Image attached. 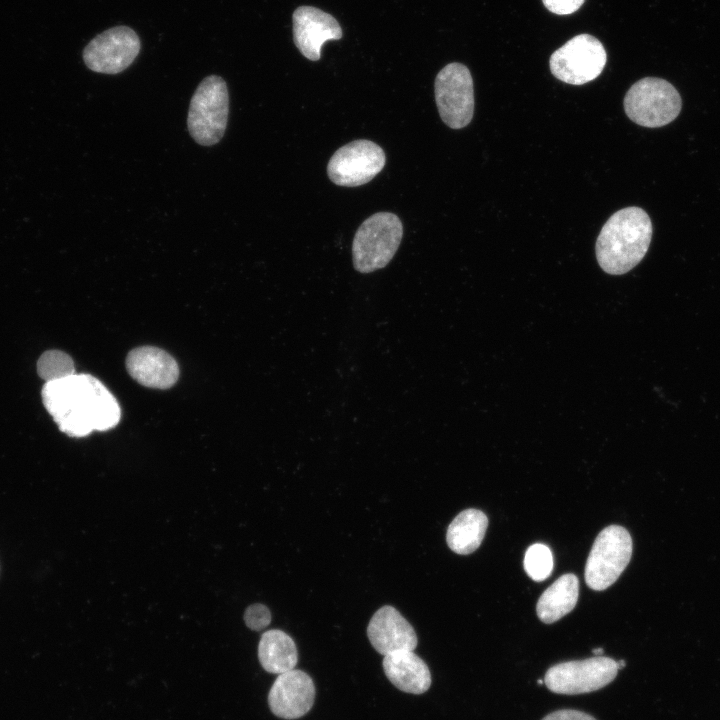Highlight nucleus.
Wrapping results in <instances>:
<instances>
[{
	"label": "nucleus",
	"mask_w": 720,
	"mask_h": 720,
	"mask_svg": "<svg viewBox=\"0 0 720 720\" xmlns=\"http://www.w3.org/2000/svg\"><path fill=\"white\" fill-rule=\"evenodd\" d=\"M606 61L602 43L590 34H579L552 53L549 65L558 80L583 85L601 74Z\"/></svg>",
	"instance_id": "obj_7"
},
{
	"label": "nucleus",
	"mask_w": 720,
	"mask_h": 720,
	"mask_svg": "<svg viewBox=\"0 0 720 720\" xmlns=\"http://www.w3.org/2000/svg\"><path fill=\"white\" fill-rule=\"evenodd\" d=\"M367 636L373 648L385 656L397 651H413L418 639L414 628L392 606L379 608L369 621Z\"/></svg>",
	"instance_id": "obj_14"
},
{
	"label": "nucleus",
	"mask_w": 720,
	"mask_h": 720,
	"mask_svg": "<svg viewBox=\"0 0 720 720\" xmlns=\"http://www.w3.org/2000/svg\"><path fill=\"white\" fill-rule=\"evenodd\" d=\"M618 670L617 661L596 656L552 666L545 674L544 683L550 691L557 694L589 693L612 682Z\"/></svg>",
	"instance_id": "obj_9"
},
{
	"label": "nucleus",
	"mask_w": 720,
	"mask_h": 720,
	"mask_svg": "<svg viewBox=\"0 0 720 720\" xmlns=\"http://www.w3.org/2000/svg\"><path fill=\"white\" fill-rule=\"evenodd\" d=\"M383 669L389 681L403 692L423 694L430 688V670L413 651L403 650L385 655Z\"/></svg>",
	"instance_id": "obj_16"
},
{
	"label": "nucleus",
	"mask_w": 720,
	"mask_h": 720,
	"mask_svg": "<svg viewBox=\"0 0 720 720\" xmlns=\"http://www.w3.org/2000/svg\"><path fill=\"white\" fill-rule=\"evenodd\" d=\"M524 568L535 581L548 578L553 569V555L550 548L541 543L531 545L525 553Z\"/></svg>",
	"instance_id": "obj_21"
},
{
	"label": "nucleus",
	"mask_w": 720,
	"mask_h": 720,
	"mask_svg": "<svg viewBox=\"0 0 720 720\" xmlns=\"http://www.w3.org/2000/svg\"><path fill=\"white\" fill-rule=\"evenodd\" d=\"M38 375L45 380L53 381L75 374L73 359L60 350L44 352L37 362Z\"/></svg>",
	"instance_id": "obj_20"
},
{
	"label": "nucleus",
	"mask_w": 720,
	"mask_h": 720,
	"mask_svg": "<svg viewBox=\"0 0 720 720\" xmlns=\"http://www.w3.org/2000/svg\"><path fill=\"white\" fill-rule=\"evenodd\" d=\"M544 6L557 15H569L576 12L585 0H542Z\"/></svg>",
	"instance_id": "obj_23"
},
{
	"label": "nucleus",
	"mask_w": 720,
	"mask_h": 720,
	"mask_svg": "<svg viewBox=\"0 0 720 720\" xmlns=\"http://www.w3.org/2000/svg\"><path fill=\"white\" fill-rule=\"evenodd\" d=\"M258 659L263 669L269 673L279 675L293 670L298 662L296 644L281 630L266 631L258 644Z\"/></svg>",
	"instance_id": "obj_19"
},
{
	"label": "nucleus",
	"mask_w": 720,
	"mask_h": 720,
	"mask_svg": "<svg viewBox=\"0 0 720 720\" xmlns=\"http://www.w3.org/2000/svg\"><path fill=\"white\" fill-rule=\"evenodd\" d=\"M293 39L303 56L311 61L321 57L324 42L342 37V28L330 14L313 6H300L292 16Z\"/></svg>",
	"instance_id": "obj_13"
},
{
	"label": "nucleus",
	"mask_w": 720,
	"mask_h": 720,
	"mask_svg": "<svg viewBox=\"0 0 720 720\" xmlns=\"http://www.w3.org/2000/svg\"><path fill=\"white\" fill-rule=\"evenodd\" d=\"M617 664H618L619 669L625 667V661H624V660H619V661H617Z\"/></svg>",
	"instance_id": "obj_26"
},
{
	"label": "nucleus",
	"mask_w": 720,
	"mask_h": 720,
	"mask_svg": "<svg viewBox=\"0 0 720 720\" xmlns=\"http://www.w3.org/2000/svg\"><path fill=\"white\" fill-rule=\"evenodd\" d=\"M579 594V581L574 574L560 576L540 596L536 611L547 624L556 622L575 607Z\"/></svg>",
	"instance_id": "obj_17"
},
{
	"label": "nucleus",
	"mask_w": 720,
	"mask_h": 720,
	"mask_svg": "<svg viewBox=\"0 0 720 720\" xmlns=\"http://www.w3.org/2000/svg\"><path fill=\"white\" fill-rule=\"evenodd\" d=\"M632 539L622 526L611 525L596 537L585 566L586 584L602 591L611 586L629 564Z\"/></svg>",
	"instance_id": "obj_6"
},
{
	"label": "nucleus",
	"mask_w": 720,
	"mask_h": 720,
	"mask_svg": "<svg viewBox=\"0 0 720 720\" xmlns=\"http://www.w3.org/2000/svg\"><path fill=\"white\" fill-rule=\"evenodd\" d=\"M141 42L128 26H116L93 38L83 51L85 65L92 71L118 74L136 59Z\"/></svg>",
	"instance_id": "obj_11"
},
{
	"label": "nucleus",
	"mask_w": 720,
	"mask_h": 720,
	"mask_svg": "<svg viewBox=\"0 0 720 720\" xmlns=\"http://www.w3.org/2000/svg\"><path fill=\"white\" fill-rule=\"evenodd\" d=\"M402 236L403 225L398 216L390 212L373 214L355 233L354 268L360 273H371L386 267L398 250Z\"/></svg>",
	"instance_id": "obj_3"
},
{
	"label": "nucleus",
	"mask_w": 720,
	"mask_h": 720,
	"mask_svg": "<svg viewBox=\"0 0 720 720\" xmlns=\"http://www.w3.org/2000/svg\"><path fill=\"white\" fill-rule=\"evenodd\" d=\"M592 652H593V654H594L595 656H602L603 653H604V651H603L602 648L594 649Z\"/></svg>",
	"instance_id": "obj_25"
},
{
	"label": "nucleus",
	"mask_w": 720,
	"mask_h": 720,
	"mask_svg": "<svg viewBox=\"0 0 720 720\" xmlns=\"http://www.w3.org/2000/svg\"><path fill=\"white\" fill-rule=\"evenodd\" d=\"M126 368L139 384L154 389H168L178 380L179 367L166 351L154 346H141L126 357Z\"/></svg>",
	"instance_id": "obj_15"
},
{
	"label": "nucleus",
	"mask_w": 720,
	"mask_h": 720,
	"mask_svg": "<svg viewBox=\"0 0 720 720\" xmlns=\"http://www.w3.org/2000/svg\"><path fill=\"white\" fill-rule=\"evenodd\" d=\"M542 720H596L591 715L571 709L558 710L548 714Z\"/></svg>",
	"instance_id": "obj_24"
},
{
	"label": "nucleus",
	"mask_w": 720,
	"mask_h": 720,
	"mask_svg": "<svg viewBox=\"0 0 720 720\" xmlns=\"http://www.w3.org/2000/svg\"><path fill=\"white\" fill-rule=\"evenodd\" d=\"M537 683H538L539 685L544 684V680L539 679V680L537 681Z\"/></svg>",
	"instance_id": "obj_27"
},
{
	"label": "nucleus",
	"mask_w": 720,
	"mask_h": 720,
	"mask_svg": "<svg viewBox=\"0 0 720 720\" xmlns=\"http://www.w3.org/2000/svg\"><path fill=\"white\" fill-rule=\"evenodd\" d=\"M487 526L488 518L482 511L463 510L448 526L446 541L449 548L460 555L474 552L480 546Z\"/></svg>",
	"instance_id": "obj_18"
},
{
	"label": "nucleus",
	"mask_w": 720,
	"mask_h": 720,
	"mask_svg": "<svg viewBox=\"0 0 720 720\" xmlns=\"http://www.w3.org/2000/svg\"><path fill=\"white\" fill-rule=\"evenodd\" d=\"M652 238V223L639 207L615 212L603 225L596 240L598 264L608 274L622 275L645 256Z\"/></svg>",
	"instance_id": "obj_2"
},
{
	"label": "nucleus",
	"mask_w": 720,
	"mask_h": 720,
	"mask_svg": "<svg viewBox=\"0 0 720 720\" xmlns=\"http://www.w3.org/2000/svg\"><path fill=\"white\" fill-rule=\"evenodd\" d=\"M42 402L59 430L70 437L114 428L121 408L108 388L90 374H73L48 381L41 390Z\"/></svg>",
	"instance_id": "obj_1"
},
{
	"label": "nucleus",
	"mask_w": 720,
	"mask_h": 720,
	"mask_svg": "<svg viewBox=\"0 0 720 720\" xmlns=\"http://www.w3.org/2000/svg\"><path fill=\"white\" fill-rule=\"evenodd\" d=\"M435 101L442 121L452 129L467 126L473 117V80L469 69L457 62L449 63L437 74Z\"/></svg>",
	"instance_id": "obj_8"
},
{
	"label": "nucleus",
	"mask_w": 720,
	"mask_h": 720,
	"mask_svg": "<svg viewBox=\"0 0 720 720\" xmlns=\"http://www.w3.org/2000/svg\"><path fill=\"white\" fill-rule=\"evenodd\" d=\"M244 620L250 629L260 631L270 624L271 613L266 606L253 604L246 609Z\"/></svg>",
	"instance_id": "obj_22"
},
{
	"label": "nucleus",
	"mask_w": 720,
	"mask_h": 720,
	"mask_svg": "<svg viewBox=\"0 0 720 720\" xmlns=\"http://www.w3.org/2000/svg\"><path fill=\"white\" fill-rule=\"evenodd\" d=\"M386 163L383 149L360 139L340 147L327 165L329 179L338 186L356 187L371 181Z\"/></svg>",
	"instance_id": "obj_10"
},
{
	"label": "nucleus",
	"mask_w": 720,
	"mask_h": 720,
	"mask_svg": "<svg viewBox=\"0 0 720 720\" xmlns=\"http://www.w3.org/2000/svg\"><path fill=\"white\" fill-rule=\"evenodd\" d=\"M315 693L312 678L302 670L293 669L278 675L270 688L268 704L277 717L297 719L310 711Z\"/></svg>",
	"instance_id": "obj_12"
},
{
	"label": "nucleus",
	"mask_w": 720,
	"mask_h": 720,
	"mask_svg": "<svg viewBox=\"0 0 720 720\" xmlns=\"http://www.w3.org/2000/svg\"><path fill=\"white\" fill-rule=\"evenodd\" d=\"M229 94L226 82L217 75L204 78L189 106L187 126L192 138L202 146L218 143L226 130Z\"/></svg>",
	"instance_id": "obj_4"
},
{
	"label": "nucleus",
	"mask_w": 720,
	"mask_h": 720,
	"mask_svg": "<svg viewBox=\"0 0 720 720\" xmlns=\"http://www.w3.org/2000/svg\"><path fill=\"white\" fill-rule=\"evenodd\" d=\"M681 97L668 81L645 77L635 82L624 97V110L634 123L648 128L669 124L680 113Z\"/></svg>",
	"instance_id": "obj_5"
}]
</instances>
